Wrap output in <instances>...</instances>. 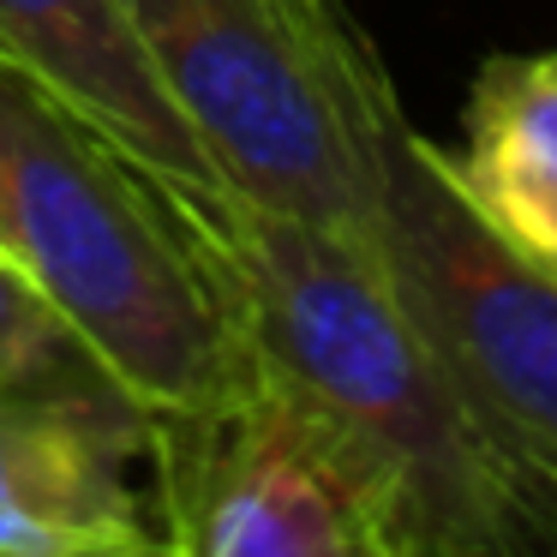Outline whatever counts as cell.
<instances>
[{"label":"cell","mask_w":557,"mask_h":557,"mask_svg":"<svg viewBox=\"0 0 557 557\" xmlns=\"http://www.w3.org/2000/svg\"><path fill=\"white\" fill-rule=\"evenodd\" d=\"M150 186L246 360L384 468L413 557L557 552L552 521L408 312L384 240L282 216L234 186H186L157 169Z\"/></svg>","instance_id":"1"},{"label":"cell","mask_w":557,"mask_h":557,"mask_svg":"<svg viewBox=\"0 0 557 557\" xmlns=\"http://www.w3.org/2000/svg\"><path fill=\"white\" fill-rule=\"evenodd\" d=\"M0 252L54 294L157 425L222 401L252 372L174 222L162 216L150 169L7 42Z\"/></svg>","instance_id":"2"},{"label":"cell","mask_w":557,"mask_h":557,"mask_svg":"<svg viewBox=\"0 0 557 557\" xmlns=\"http://www.w3.org/2000/svg\"><path fill=\"white\" fill-rule=\"evenodd\" d=\"M222 186L282 216L384 222L396 90L342 0H114Z\"/></svg>","instance_id":"3"},{"label":"cell","mask_w":557,"mask_h":557,"mask_svg":"<svg viewBox=\"0 0 557 557\" xmlns=\"http://www.w3.org/2000/svg\"><path fill=\"white\" fill-rule=\"evenodd\" d=\"M162 552L186 557H413L401 497L324 408L270 372L150 437Z\"/></svg>","instance_id":"4"},{"label":"cell","mask_w":557,"mask_h":557,"mask_svg":"<svg viewBox=\"0 0 557 557\" xmlns=\"http://www.w3.org/2000/svg\"><path fill=\"white\" fill-rule=\"evenodd\" d=\"M377 240L473 420L557 533V276L473 216L444 174V150L408 121L389 138Z\"/></svg>","instance_id":"5"},{"label":"cell","mask_w":557,"mask_h":557,"mask_svg":"<svg viewBox=\"0 0 557 557\" xmlns=\"http://www.w3.org/2000/svg\"><path fill=\"white\" fill-rule=\"evenodd\" d=\"M157 420L121 384L0 389V557H145L157 509L133 485Z\"/></svg>","instance_id":"6"},{"label":"cell","mask_w":557,"mask_h":557,"mask_svg":"<svg viewBox=\"0 0 557 557\" xmlns=\"http://www.w3.org/2000/svg\"><path fill=\"white\" fill-rule=\"evenodd\" d=\"M0 42L109 126L145 169L186 186H222L114 0H0Z\"/></svg>","instance_id":"7"},{"label":"cell","mask_w":557,"mask_h":557,"mask_svg":"<svg viewBox=\"0 0 557 557\" xmlns=\"http://www.w3.org/2000/svg\"><path fill=\"white\" fill-rule=\"evenodd\" d=\"M444 174L509 252L557 276V54H497L480 66Z\"/></svg>","instance_id":"8"},{"label":"cell","mask_w":557,"mask_h":557,"mask_svg":"<svg viewBox=\"0 0 557 557\" xmlns=\"http://www.w3.org/2000/svg\"><path fill=\"white\" fill-rule=\"evenodd\" d=\"M42 384H121V377L73 330V318L54 306V294L25 264L0 252V389Z\"/></svg>","instance_id":"9"}]
</instances>
